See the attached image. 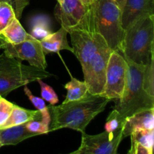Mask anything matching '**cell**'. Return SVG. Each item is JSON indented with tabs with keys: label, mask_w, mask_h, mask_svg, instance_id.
I'll return each mask as SVG.
<instances>
[{
	"label": "cell",
	"mask_w": 154,
	"mask_h": 154,
	"mask_svg": "<svg viewBox=\"0 0 154 154\" xmlns=\"http://www.w3.org/2000/svg\"><path fill=\"white\" fill-rule=\"evenodd\" d=\"M111 99L90 93L83 99L62 103L58 106H48L50 115L49 132L69 128L84 133L93 119L105 110Z\"/></svg>",
	"instance_id": "obj_1"
},
{
	"label": "cell",
	"mask_w": 154,
	"mask_h": 154,
	"mask_svg": "<svg viewBox=\"0 0 154 154\" xmlns=\"http://www.w3.org/2000/svg\"><path fill=\"white\" fill-rule=\"evenodd\" d=\"M124 59L128 65L126 87L122 97L114 100V109L123 121L135 113L154 108V97L150 96L143 88L144 65L137 64L125 57Z\"/></svg>",
	"instance_id": "obj_2"
},
{
	"label": "cell",
	"mask_w": 154,
	"mask_h": 154,
	"mask_svg": "<svg viewBox=\"0 0 154 154\" xmlns=\"http://www.w3.org/2000/svg\"><path fill=\"white\" fill-rule=\"evenodd\" d=\"M121 54L137 64L150 61L154 55V15L138 20L125 30Z\"/></svg>",
	"instance_id": "obj_3"
},
{
	"label": "cell",
	"mask_w": 154,
	"mask_h": 154,
	"mask_svg": "<svg viewBox=\"0 0 154 154\" xmlns=\"http://www.w3.org/2000/svg\"><path fill=\"white\" fill-rule=\"evenodd\" d=\"M90 6L94 31L103 37L113 51L121 54L125 32L122 10L114 0H94Z\"/></svg>",
	"instance_id": "obj_4"
},
{
	"label": "cell",
	"mask_w": 154,
	"mask_h": 154,
	"mask_svg": "<svg viewBox=\"0 0 154 154\" xmlns=\"http://www.w3.org/2000/svg\"><path fill=\"white\" fill-rule=\"evenodd\" d=\"M45 69L22 64L15 58L0 54V96H6L12 90L38 80L52 76Z\"/></svg>",
	"instance_id": "obj_5"
},
{
	"label": "cell",
	"mask_w": 154,
	"mask_h": 154,
	"mask_svg": "<svg viewBox=\"0 0 154 154\" xmlns=\"http://www.w3.org/2000/svg\"><path fill=\"white\" fill-rule=\"evenodd\" d=\"M54 15L68 33L74 30L95 32L91 6L85 5L81 0H61L56 5Z\"/></svg>",
	"instance_id": "obj_6"
},
{
	"label": "cell",
	"mask_w": 154,
	"mask_h": 154,
	"mask_svg": "<svg viewBox=\"0 0 154 154\" xmlns=\"http://www.w3.org/2000/svg\"><path fill=\"white\" fill-rule=\"evenodd\" d=\"M112 51L108 45H105L93 54L87 65L82 68L84 82L90 94L101 96L103 94L107 66Z\"/></svg>",
	"instance_id": "obj_7"
},
{
	"label": "cell",
	"mask_w": 154,
	"mask_h": 154,
	"mask_svg": "<svg viewBox=\"0 0 154 154\" xmlns=\"http://www.w3.org/2000/svg\"><path fill=\"white\" fill-rule=\"evenodd\" d=\"M128 65L121 54L112 51L108 59L102 96L111 100L122 97L126 83Z\"/></svg>",
	"instance_id": "obj_8"
},
{
	"label": "cell",
	"mask_w": 154,
	"mask_h": 154,
	"mask_svg": "<svg viewBox=\"0 0 154 154\" xmlns=\"http://www.w3.org/2000/svg\"><path fill=\"white\" fill-rule=\"evenodd\" d=\"M122 129L114 132H104L90 135L82 133L79 148L68 154H116L123 140Z\"/></svg>",
	"instance_id": "obj_9"
},
{
	"label": "cell",
	"mask_w": 154,
	"mask_h": 154,
	"mask_svg": "<svg viewBox=\"0 0 154 154\" xmlns=\"http://www.w3.org/2000/svg\"><path fill=\"white\" fill-rule=\"evenodd\" d=\"M3 54L8 57L26 60L30 66L45 69L48 66L40 41L29 34L28 38L17 45L7 43L3 48Z\"/></svg>",
	"instance_id": "obj_10"
},
{
	"label": "cell",
	"mask_w": 154,
	"mask_h": 154,
	"mask_svg": "<svg viewBox=\"0 0 154 154\" xmlns=\"http://www.w3.org/2000/svg\"><path fill=\"white\" fill-rule=\"evenodd\" d=\"M69 34L71 35L73 53L81 63L82 68L87 65L93 54L108 45L103 37L96 32L74 30Z\"/></svg>",
	"instance_id": "obj_11"
},
{
	"label": "cell",
	"mask_w": 154,
	"mask_h": 154,
	"mask_svg": "<svg viewBox=\"0 0 154 154\" xmlns=\"http://www.w3.org/2000/svg\"><path fill=\"white\" fill-rule=\"evenodd\" d=\"M154 15V0H126L122 10V26L126 30L141 18Z\"/></svg>",
	"instance_id": "obj_12"
},
{
	"label": "cell",
	"mask_w": 154,
	"mask_h": 154,
	"mask_svg": "<svg viewBox=\"0 0 154 154\" xmlns=\"http://www.w3.org/2000/svg\"><path fill=\"white\" fill-rule=\"evenodd\" d=\"M142 129H154V108L138 111L126 117L122 129L123 138Z\"/></svg>",
	"instance_id": "obj_13"
},
{
	"label": "cell",
	"mask_w": 154,
	"mask_h": 154,
	"mask_svg": "<svg viewBox=\"0 0 154 154\" xmlns=\"http://www.w3.org/2000/svg\"><path fill=\"white\" fill-rule=\"evenodd\" d=\"M68 32L63 27L56 32H52L51 35L40 41L42 50L45 54L51 53H58L62 50H67L73 53V49L69 46L67 41Z\"/></svg>",
	"instance_id": "obj_14"
},
{
	"label": "cell",
	"mask_w": 154,
	"mask_h": 154,
	"mask_svg": "<svg viewBox=\"0 0 154 154\" xmlns=\"http://www.w3.org/2000/svg\"><path fill=\"white\" fill-rule=\"evenodd\" d=\"M36 135L26 129V123L0 129V141L2 146L16 145L27 138Z\"/></svg>",
	"instance_id": "obj_15"
},
{
	"label": "cell",
	"mask_w": 154,
	"mask_h": 154,
	"mask_svg": "<svg viewBox=\"0 0 154 154\" xmlns=\"http://www.w3.org/2000/svg\"><path fill=\"white\" fill-rule=\"evenodd\" d=\"M30 35L38 41L43 40L52 33L50 18L45 14L33 17L30 20Z\"/></svg>",
	"instance_id": "obj_16"
},
{
	"label": "cell",
	"mask_w": 154,
	"mask_h": 154,
	"mask_svg": "<svg viewBox=\"0 0 154 154\" xmlns=\"http://www.w3.org/2000/svg\"><path fill=\"white\" fill-rule=\"evenodd\" d=\"M29 34L25 31L17 18H14L5 29L2 36L6 42L11 45H17L28 38Z\"/></svg>",
	"instance_id": "obj_17"
},
{
	"label": "cell",
	"mask_w": 154,
	"mask_h": 154,
	"mask_svg": "<svg viewBox=\"0 0 154 154\" xmlns=\"http://www.w3.org/2000/svg\"><path fill=\"white\" fill-rule=\"evenodd\" d=\"M37 111L38 110L32 111V110L25 109V108H20L18 105H14L13 109L8 119L0 129H5V128L11 127V126L26 123L27 122L34 118L35 114H37Z\"/></svg>",
	"instance_id": "obj_18"
},
{
	"label": "cell",
	"mask_w": 154,
	"mask_h": 154,
	"mask_svg": "<svg viewBox=\"0 0 154 154\" xmlns=\"http://www.w3.org/2000/svg\"><path fill=\"white\" fill-rule=\"evenodd\" d=\"M50 123L51 115L49 111L44 112L38 111L34 118L26 123V127L29 132L38 135L49 132Z\"/></svg>",
	"instance_id": "obj_19"
},
{
	"label": "cell",
	"mask_w": 154,
	"mask_h": 154,
	"mask_svg": "<svg viewBox=\"0 0 154 154\" xmlns=\"http://www.w3.org/2000/svg\"><path fill=\"white\" fill-rule=\"evenodd\" d=\"M65 88L67 90V95L63 103L79 100L89 93L88 87L85 82L75 78H72V80L65 85Z\"/></svg>",
	"instance_id": "obj_20"
},
{
	"label": "cell",
	"mask_w": 154,
	"mask_h": 154,
	"mask_svg": "<svg viewBox=\"0 0 154 154\" xmlns=\"http://www.w3.org/2000/svg\"><path fill=\"white\" fill-rule=\"evenodd\" d=\"M129 136L135 142L146 148L150 154H153L154 143V129H142L132 132Z\"/></svg>",
	"instance_id": "obj_21"
},
{
	"label": "cell",
	"mask_w": 154,
	"mask_h": 154,
	"mask_svg": "<svg viewBox=\"0 0 154 154\" xmlns=\"http://www.w3.org/2000/svg\"><path fill=\"white\" fill-rule=\"evenodd\" d=\"M143 88L152 97H154V55L144 65L143 71Z\"/></svg>",
	"instance_id": "obj_22"
},
{
	"label": "cell",
	"mask_w": 154,
	"mask_h": 154,
	"mask_svg": "<svg viewBox=\"0 0 154 154\" xmlns=\"http://www.w3.org/2000/svg\"><path fill=\"white\" fill-rule=\"evenodd\" d=\"M14 18L16 14L11 5L6 1L0 2V35Z\"/></svg>",
	"instance_id": "obj_23"
},
{
	"label": "cell",
	"mask_w": 154,
	"mask_h": 154,
	"mask_svg": "<svg viewBox=\"0 0 154 154\" xmlns=\"http://www.w3.org/2000/svg\"><path fill=\"white\" fill-rule=\"evenodd\" d=\"M124 121L120 118V115L116 110H113L107 118L105 125V131L108 132H114L120 129H123Z\"/></svg>",
	"instance_id": "obj_24"
},
{
	"label": "cell",
	"mask_w": 154,
	"mask_h": 154,
	"mask_svg": "<svg viewBox=\"0 0 154 154\" xmlns=\"http://www.w3.org/2000/svg\"><path fill=\"white\" fill-rule=\"evenodd\" d=\"M39 85L41 87V93H42V99L47 101L51 105H55L59 102L58 96L54 90V89L49 85L46 84L42 81V80H38Z\"/></svg>",
	"instance_id": "obj_25"
},
{
	"label": "cell",
	"mask_w": 154,
	"mask_h": 154,
	"mask_svg": "<svg viewBox=\"0 0 154 154\" xmlns=\"http://www.w3.org/2000/svg\"><path fill=\"white\" fill-rule=\"evenodd\" d=\"M14 104L8 102L2 97L0 101V128L5 124L8 119L12 109H13Z\"/></svg>",
	"instance_id": "obj_26"
},
{
	"label": "cell",
	"mask_w": 154,
	"mask_h": 154,
	"mask_svg": "<svg viewBox=\"0 0 154 154\" xmlns=\"http://www.w3.org/2000/svg\"><path fill=\"white\" fill-rule=\"evenodd\" d=\"M24 92H25V94L26 95L27 97L30 100V102L37 108L38 111H42V112L48 111V108L46 105V104H45L44 99L34 96L26 85H25V87H24Z\"/></svg>",
	"instance_id": "obj_27"
},
{
	"label": "cell",
	"mask_w": 154,
	"mask_h": 154,
	"mask_svg": "<svg viewBox=\"0 0 154 154\" xmlns=\"http://www.w3.org/2000/svg\"><path fill=\"white\" fill-rule=\"evenodd\" d=\"M131 141L134 144V154H150L147 149L138 143L135 142L133 139H131Z\"/></svg>",
	"instance_id": "obj_28"
},
{
	"label": "cell",
	"mask_w": 154,
	"mask_h": 154,
	"mask_svg": "<svg viewBox=\"0 0 154 154\" xmlns=\"http://www.w3.org/2000/svg\"><path fill=\"white\" fill-rule=\"evenodd\" d=\"M114 1H115V2L117 3V5H118V7L120 8L121 10H123L126 0H114Z\"/></svg>",
	"instance_id": "obj_29"
},
{
	"label": "cell",
	"mask_w": 154,
	"mask_h": 154,
	"mask_svg": "<svg viewBox=\"0 0 154 154\" xmlns=\"http://www.w3.org/2000/svg\"><path fill=\"white\" fill-rule=\"evenodd\" d=\"M8 42H6L5 39L2 36L0 35V49H3L5 45Z\"/></svg>",
	"instance_id": "obj_30"
},
{
	"label": "cell",
	"mask_w": 154,
	"mask_h": 154,
	"mask_svg": "<svg viewBox=\"0 0 154 154\" xmlns=\"http://www.w3.org/2000/svg\"><path fill=\"white\" fill-rule=\"evenodd\" d=\"M93 1H94V0H81V2L83 3V4H84L85 5H88V6L91 5L93 4Z\"/></svg>",
	"instance_id": "obj_31"
},
{
	"label": "cell",
	"mask_w": 154,
	"mask_h": 154,
	"mask_svg": "<svg viewBox=\"0 0 154 154\" xmlns=\"http://www.w3.org/2000/svg\"><path fill=\"white\" fill-rule=\"evenodd\" d=\"M128 154H134V144L133 143H132V144H131V148L130 150H129V153Z\"/></svg>",
	"instance_id": "obj_32"
},
{
	"label": "cell",
	"mask_w": 154,
	"mask_h": 154,
	"mask_svg": "<svg viewBox=\"0 0 154 154\" xmlns=\"http://www.w3.org/2000/svg\"><path fill=\"white\" fill-rule=\"evenodd\" d=\"M57 2H58V3H60V2H61V0H57Z\"/></svg>",
	"instance_id": "obj_33"
},
{
	"label": "cell",
	"mask_w": 154,
	"mask_h": 154,
	"mask_svg": "<svg viewBox=\"0 0 154 154\" xmlns=\"http://www.w3.org/2000/svg\"><path fill=\"white\" fill-rule=\"evenodd\" d=\"M2 147V144L1 141H0V147Z\"/></svg>",
	"instance_id": "obj_34"
},
{
	"label": "cell",
	"mask_w": 154,
	"mask_h": 154,
	"mask_svg": "<svg viewBox=\"0 0 154 154\" xmlns=\"http://www.w3.org/2000/svg\"><path fill=\"white\" fill-rule=\"evenodd\" d=\"M2 96H0V101H1V99H2Z\"/></svg>",
	"instance_id": "obj_35"
}]
</instances>
